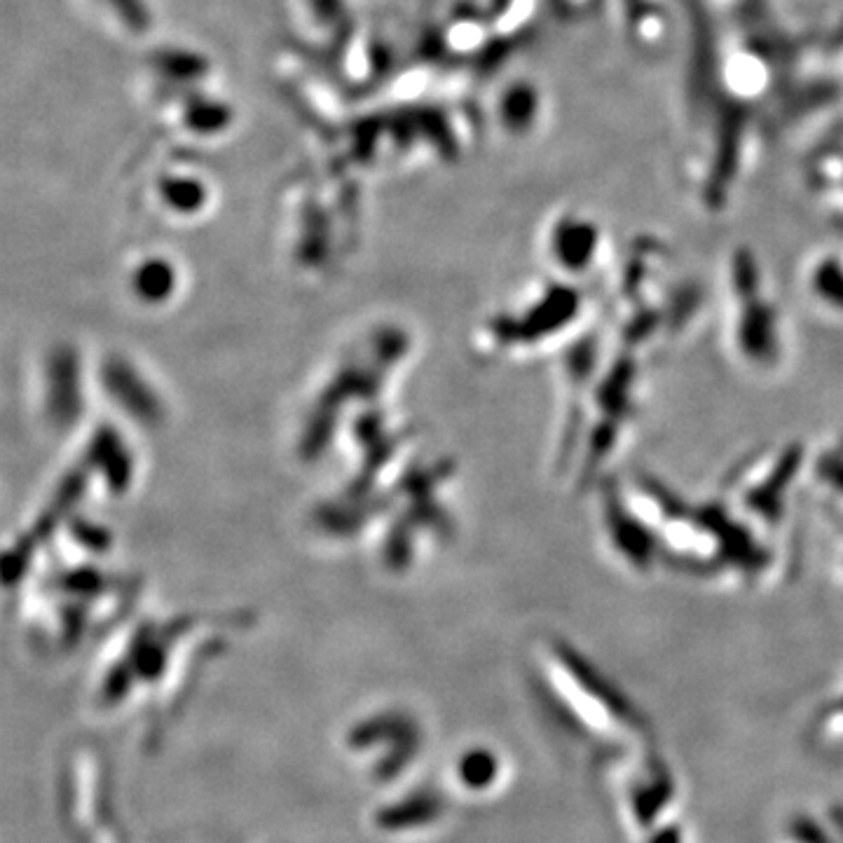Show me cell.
Wrapping results in <instances>:
<instances>
[{
  "mask_svg": "<svg viewBox=\"0 0 843 843\" xmlns=\"http://www.w3.org/2000/svg\"><path fill=\"white\" fill-rule=\"evenodd\" d=\"M595 232L593 225L579 223V221H562L553 232V251L560 265L570 267V270H584L588 265L586 260L595 249Z\"/></svg>",
  "mask_w": 843,
  "mask_h": 843,
  "instance_id": "obj_1",
  "label": "cell"
},
{
  "mask_svg": "<svg viewBox=\"0 0 843 843\" xmlns=\"http://www.w3.org/2000/svg\"><path fill=\"white\" fill-rule=\"evenodd\" d=\"M539 111V97L530 85H513L502 94L499 101V118L504 127L511 132L523 134V129H530L532 122L537 120Z\"/></svg>",
  "mask_w": 843,
  "mask_h": 843,
  "instance_id": "obj_2",
  "label": "cell"
},
{
  "mask_svg": "<svg viewBox=\"0 0 843 843\" xmlns=\"http://www.w3.org/2000/svg\"><path fill=\"white\" fill-rule=\"evenodd\" d=\"M160 195L167 207L183 211V214L200 209V204L204 202V188L195 178H164L160 183Z\"/></svg>",
  "mask_w": 843,
  "mask_h": 843,
  "instance_id": "obj_3",
  "label": "cell"
}]
</instances>
